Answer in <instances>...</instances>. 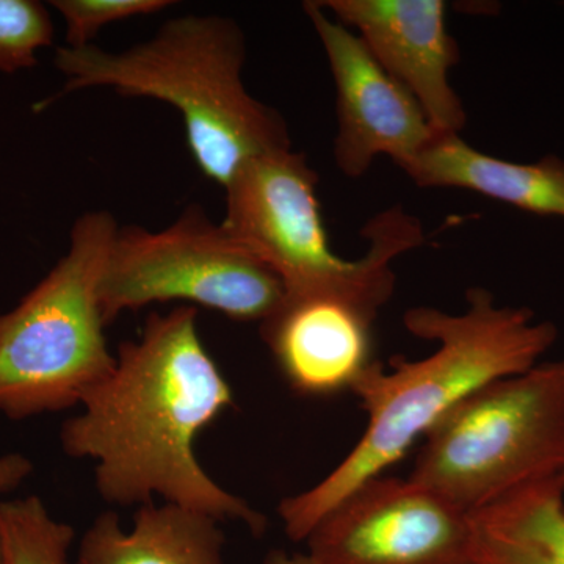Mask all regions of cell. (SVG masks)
<instances>
[{
	"label": "cell",
	"mask_w": 564,
	"mask_h": 564,
	"mask_svg": "<svg viewBox=\"0 0 564 564\" xmlns=\"http://www.w3.org/2000/svg\"><path fill=\"white\" fill-rule=\"evenodd\" d=\"M467 303L463 314L434 307L404 314L408 332L437 348L417 361L392 359L391 369L375 361L362 375L352 392L369 417L366 432L325 480L282 500L292 541H306L337 503L381 477L467 395L536 366L558 336L554 323L538 321L529 307L500 306L485 289L467 292Z\"/></svg>",
	"instance_id": "7a4b0ae2"
},
{
	"label": "cell",
	"mask_w": 564,
	"mask_h": 564,
	"mask_svg": "<svg viewBox=\"0 0 564 564\" xmlns=\"http://www.w3.org/2000/svg\"><path fill=\"white\" fill-rule=\"evenodd\" d=\"M303 10L321 40L336 87L337 169L345 176L361 177L381 155L406 169L440 132L351 29L321 2H304Z\"/></svg>",
	"instance_id": "9c48e42d"
},
{
	"label": "cell",
	"mask_w": 564,
	"mask_h": 564,
	"mask_svg": "<svg viewBox=\"0 0 564 564\" xmlns=\"http://www.w3.org/2000/svg\"><path fill=\"white\" fill-rule=\"evenodd\" d=\"M375 318L377 314L334 293H285L261 322V334L293 391L332 397L352 392L375 362Z\"/></svg>",
	"instance_id": "8fae6325"
},
{
	"label": "cell",
	"mask_w": 564,
	"mask_h": 564,
	"mask_svg": "<svg viewBox=\"0 0 564 564\" xmlns=\"http://www.w3.org/2000/svg\"><path fill=\"white\" fill-rule=\"evenodd\" d=\"M245 35L231 18L182 14L121 52L58 47L55 66L65 85L35 109L88 88L170 104L184 121L193 161L225 188L251 159L291 148L284 118L245 87Z\"/></svg>",
	"instance_id": "3957f363"
},
{
	"label": "cell",
	"mask_w": 564,
	"mask_h": 564,
	"mask_svg": "<svg viewBox=\"0 0 564 564\" xmlns=\"http://www.w3.org/2000/svg\"><path fill=\"white\" fill-rule=\"evenodd\" d=\"M560 484H562V488L564 489V470L563 474L560 475Z\"/></svg>",
	"instance_id": "44dd1931"
},
{
	"label": "cell",
	"mask_w": 564,
	"mask_h": 564,
	"mask_svg": "<svg viewBox=\"0 0 564 564\" xmlns=\"http://www.w3.org/2000/svg\"><path fill=\"white\" fill-rule=\"evenodd\" d=\"M426 188H462L516 209L564 220V161L544 155L511 162L475 150L455 133H437L403 170Z\"/></svg>",
	"instance_id": "7c38bea8"
},
{
	"label": "cell",
	"mask_w": 564,
	"mask_h": 564,
	"mask_svg": "<svg viewBox=\"0 0 564 564\" xmlns=\"http://www.w3.org/2000/svg\"><path fill=\"white\" fill-rule=\"evenodd\" d=\"M317 184L292 148L251 159L225 187L221 226L280 278L285 293H334L378 315L395 288L393 261L425 240L421 221L400 207L381 212L364 228L369 250L345 261L329 245Z\"/></svg>",
	"instance_id": "277c9868"
},
{
	"label": "cell",
	"mask_w": 564,
	"mask_h": 564,
	"mask_svg": "<svg viewBox=\"0 0 564 564\" xmlns=\"http://www.w3.org/2000/svg\"><path fill=\"white\" fill-rule=\"evenodd\" d=\"M325 10L351 29L375 61L402 84L440 133L459 135L466 110L451 82L458 47L443 0H326Z\"/></svg>",
	"instance_id": "30bf717a"
},
{
	"label": "cell",
	"mask_w": 564,
	"mask_h": 564,
	"mask_svg": "<svg viewBox=\"0 0 564 564\" xmlns=\"http://www.w3.org/2000/svg\"><path fill=\"white\" fill-rule=\"evenodd\" d=\"M475 564H564L560 478L508 494L470 514Z\"/></svg>",
	"instance_id": "5bb4252c"
},
{
	"label": "cell",
	"mask_w": 564,
	"mask_h": 564,
	"mask_svg": "<svg viewBox=\"0 0 564 564\" xmlns=\"http://www.w3.org/2000/svg\"><path fill=\"white\" fill-rule=\"evenodd\" d=\"M220 521L172 503H147L122 529L115 511L85 530L74 564H226Z\"/></svg>",
	"instance_id": "4fadbf2b"
},
{
	"label": "cell",
	"mask_w": 564,
	"mask_h": 564,
	"mask_svg": "<svg viewBox=\"0 0 564 564\" xmlns=\"http://www.w3.org/2000/svg\"><path fill=\"white\" fill-rule=\"evenodd\" d=\"M280 278L192 204L161 229L118 228L99 300L106 325L148 304L187 302L232 321L263 322L284 299Z\"/></svg>",
	"instance_id": "52a82bcc"
},
{
	"label": "cell",
	"mask_w": 564,
	"mask_h": 564,
	"mask_svg": "<svg viewBox=\"0 0 564 564\" xmlns=\"http://www.w3.org/2000/svg\"><path fill=\"white\" fill-rule=\"evenodd\" d=\"M564 470V359L477 389L425 436L411 480L473 514Z\"/></svg>",
	"instance_id": "8992f818"
},
{
	"label": "cell",
	"mask_w": 564,
	"mask_h": 564,
	"mask_svg": "<svg viewBox=\"0 0 564 564\" xmlns=\"http://www.w3.org/2000/svg\"><path fill=\"white\" fill-rule=\"evenodd\" d=\"M306 543L321 564H475L470 514L411 478L359 486Z\"/></svg>",
	"instance_id": "ba28073f"
},
{
	"label": "cell",
	"mask_w": 564,
	"mask_h": 564,
	"mask_svg": "<svg viewBox=\"0 0 564 564\" xmlns=\"http://www.w3.org/2000/svg\"><path fill=\"white\" fill-rule=\"evenodd\" d=\"M232 404L231 386L199 336L196 307L152 313L139 339L120 345L113 370L84 397L80 413L63 423L62 451L95 463L96 491L113 507L159 497L262 534L265 516L221 488L195 454L199 433Z\"/></svg>",
	"instance_id": "6da1fadb"
},
{
	"label": "cell",
	"mask_w": 564,
	"mask_h": 564,
	"mask_svg": "<svg viewBox=\"0 0 564 564\" xmlns=\"http://www.w3.org/2000/svg\"><path fill=\"white\" fill-rule=\"evenodd\" d=\"M66 24L68 47L90 46L106 25L137 17L161 13L173 6L170 0H52Z\"/></svg>",
	"instance_id": "e0dca14e"
},
{
	"label": "cell",
	"mask_w": 564,
	"mask_h": 564,
	"mask_svg": "<svg viewBox=\"0 0 564 564\" xmlns=\"http://www.w3.org/2000/svg\"><path fill=\"white\" fill-rule=\"evenodd\" d=\"M0 564H3L2 538H0Z\"/></svg>",
	"instance_id": "ffe728a7"
},
{
	"label": "cell",
	"mask_w": 564,
	"mask_h": 564,
	"mask_svg": "<svg viewBox=\"0 0 564 564\" xmlns=\"http://www.w3.org/2000/svg\"><path fill=\"white\" fill-rule=\"evenodd\" d=\"M118 228L107 210L82 215L57 265L0 314V414L11 421L80 406L113 370L99 285Z\"/></svg>",
	"instance_id": "5b68a950"
},
{
	"label": "cell",
	"mask_w": 564,
	"mask_h": 564,
	"mask_svg": "<svg viewBox=\"0 0 564 564\" xmlns=\"http://www.w3.org/2000/svg\"><path fill=\"white\" fill-rule=\"evenodd\" d=\"M74 536L39 496L0 502L3 564H70Z\"/></svg>",
	"instance_id": "9a60e30c"
},
{
	"label": "cell",
	"mask_w": 564,
	"mask_h": 564,
	"mask_svg": "<svg viewBox=\"0 0 564 564\" xmlns=\"http://www.w3.org/2000/svg\"><path fill=\"white\" fill-rule=\"evenodd\" d=\"M263 564H321L310 554H285L284 551H272Z\"/></svg>",
	"instance_id": "d6986e66"
},
{
	"label": "cell",
	"mask_w": 564,
	"mask_h": 564,
	"mask_svg": "<svg viewBox=\"0 0 564 564\" xmlns=\"http://www.w3.org/2000/svg\"><path fill=\"white\" fill-rule=\"evenodd\" d=\"M54 41L50 11L36 0H0V70L33 68L36 54Z\"/></svg>",
	"instance_id": "2e32d148"
},
{
	"label": "cell",
	"mask_w": 564,
	"mask_h": 564,
	"mask_svg": "<svg viewBox=\"0 0 564 564\" xmlns=\"http://www.w3.org/2000/svg\"><path fill=\"white\" fill-rule=\"evenodd\" d=\"M33 473V464L28 456L9 454L0 456V494H9L20 488Z\"/></svg>",
	"instance_id": "ac0fdd59"
}]
</instances>
